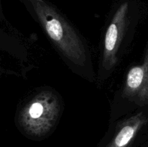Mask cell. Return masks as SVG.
<instances>
[{
  "mask_svg": "<svg viewBox=\"0 0 148 147\" xmlns=\"http://www.w3.org/2000/svg\"><path fill=\"white\" fill-rule=\"evenodd\" d=\"M40 26L59 56L72 73L95 83L96 71L86 38L54 6L46 0H20Z\"/></svg>",
  "mask_w": 148,
  "mask_h": 147,
  "instance_id": "6da1fadb",
  "label": "cell"
},
{
  "mask_svg": "<svg viewBox=\"0 0 148 147\" xmlns=\"http://www.w3.org/2000/svg\"><path fill=\"white\" fill-rule=\"evenodd\" d=\"M0 20H4V15H3V13H2V10H1V1H0Z\"/></svg>",
  "mask_w": 148,
  "mask_h": 147,
  "instance_id": "8992f818",
  "label": "cell"
},
{
  "mask_svg": "<svg viewBox=\"0 0 148 147\" xmlns=\"http://www.w3.org/2000/svg\"><path fill=\"white\" fill-rule=\"evenodd\" d=\"M138 21V12L130 0H121L110 12L100 41L95 83L98 87L112 76L128 54Z\"/></svg>",
  "mask_w": 148,
  "mask_h": 147,
  "instance_id": "7a4b0ae2",
  "label": "cell"
},
{
  "mask_svg": "<svg viewBox=\"0 0 148 147\" xmlns=\"http://www.w3.org/2000/svg\"><path fill=\"white\" fill-rule=\"evenodd\" d=\"M63 111L64 101L60 94L51 86H40L23 101L16 121L23 133L40 139L54 131Z\"/></svg>",
  "mask_w": 148,
  "mask_h": 147,
  "instance_id": "3957f363",
  "label": "cell"
},
{
  "mask_svg": "<svg viewBox=\"0 0 148 147\" xmlns=\"http://www.w3.org/2000/svg\"><path fill=\"white\" fill-rule=\"evenodd\" d=\"M148 125V108L139 109L109 122L103 147H132Z\"/></svg>",
  "mask_w": 148,
  "mask_h": 147,
  "instance_id": "5b68a950",
  "label": "cell"
},
{
  "mask_svg": "<svg viewBox=\"0 0 148 147\" xmlns=\"http://www.w3.org/2000/svg\"><path fill=\"white\" fill-rule=\"evenodd\" d=\"M148 108V43L141 61L129 66L110 105L108 122Z\"/></svg>",
  "mask_w": 148,
  "mask_h": 147,
  "instance_id": "277c9868",
  "label": "cell"
}]
</instances>
